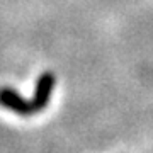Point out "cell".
<instances>
[{"label": "cell", "instance_id": "obj_2", "mask_svg": "<svg viewBox=\"0 0 153 153\" xmlns=\"http://www.w3.org/2000/svg\"><path fill=\"white\" fill-rule=\"evenodd\" d=\"M55 83H56V76L53 71L41 73V76L36 82V90H34V97H33V105L36 112H41L43 109H46L49 97L53 94V88H55Z\"/></svg>", "mask_w": 153, "mask_h": 153}, {"label": "cell", "instance_id": "obj_1", "mask_svg": "<svg viewBox=\"0 0 153 153\" xmlns=\"http://www.w3.org/2000/svg\"><path fill=\"white\" fill-rule=\"evenodd\" d=\"M0 107L12 111V112L22 116V117H29L36 112L33 100L24 99L21 94L16 92L10 87H0Z\"/></svg>", "mask_w": 153, "mask_h": 153}]
</instances>
